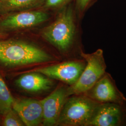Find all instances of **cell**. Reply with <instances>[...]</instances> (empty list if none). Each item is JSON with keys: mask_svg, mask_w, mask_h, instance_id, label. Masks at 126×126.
Masks as SVG:
<instances>
[{"mask_svg": "<svg viewBox=\"0 0 126 126\" xmlns=\"http://www.w3.org/2000/svg\"><path fill=\"white\" fill-rule=\"evenodd\" d=\"M52 59L50 54L35 45L13 39L0 40V67L5 70L46 63Z\"/></svg>", "mask_w": 126, "mask_h": 126, "instance_id": "6da1fadb", "label": "cell"}, {"mask_svg": "<svg viewBox=\"0 0 126 126\" xmlns=\"http://www.w3.org/2000/svg\"><path fill=\"white\" fill-rule=\"evenodd\" d=\"M77 33V25L71 7L64 8L54 22L46 27L42 36L59 50L68 54L73 47Z\"/></svg>", "mask_w": 126, "mask_h": 126, "instance_id": "7a4b0ae2", "label": "cell"}, {"mask_svg": "<svg viewBox=\"0 0 126 126\" xmlns=\"http://www.w3.org/2000/svg\"><path fill=\"white\" fill-rule=\"evenodd\" d=\"M99 103L83 94L70 96L63 105L58 124L88 126Z\"/></svg>", "mask_w": 126, "mask_h": 126, "instance_id": "3957f363", "label": "cell"}, {"mask_svg": "<svg viewBox=\"0 0 126 126\" xmlns=\"http://www.w3.org/2000/svg\"><path fill=\"white\" fill-rule=\"evenodd\" d=\"M80 56L86 62V66L76 82L67 87L68 97L73 95L84 94L90 90L106 72L107 65L102 49H99L90 54L82 51Z\"/></svg>", "mask_w": 126, "mask_h": 126, "instance_id": "277c9868", "label": "cell"}, {"mask_svg": "<svg viewBox=\"0 0 126 126\" xmlns=\"http://www.w3.org/2000/svg\"><path fill=\"white\" fill-rule=\"evenodd\" d=\"M86 64V60L83 58L82 59H72L55 65L36 68L32 72H39L71 86L78 80Z\"/></svg>", "mask_w": 126, "mask_h": 126, "instance_id": "5b68a950", "label": "cell"}, {"mask_svg": "<svg viewBox=\"0 0 126 126\" xmlns=\"http://www.w3.org/2000/svg\"><path fill=\"white\" fill-rule=\"evenodd\" d=\"M83 94L99 103L126 104V97L117 87L111 75L107 72Z\"/></svg>", "mask_w": 126, "mask_h": 126, "instance_id": "8992f818", "label": "cell"}, {"mask_svg": "<svg viewBox=\"0 0 126 126\" xmlns=\"http://www.w3.org/2000/svg\"><path fill=\"white\" fill-rule=\"evenodd\" d=\"M48 14L40 10H24L0 19V33L35 27L47 21Z\"/></svg>", "mask_w": 126, "mask_h": 126, "instance_id": "52a82bcc", "label": "cell"}, {"mask_svg": "<svg viewBox=\"0 0 126 126\" xmlns=\"http://www.w3.org/2000/svg\"><path fill=\"white\" fill-rule=\"evenodd\" d=\"M126 125V104L100 103L88 126Z\"/></svg>", "mask_w": 126, "mask_h": 126, "instance_id": "ba28073f", "label": "cell"}, {"mask_svg": "<svg viewBox=\"0 0 126 126\" xmlns=\"http://www.w3.org/2000/svg\"><path fill=\"white\" fill-rule=\"evenodd\" d=\"M67 88L61 86L40 100L43 110V123L45 126L58 124L59 117L68 97Z\"/></svg>", "mask_w": 126, "mask_h": 126, "instance_id": "9c48e42d", "label": "cell"}, {"mask_svg": "<svg viewBox=\"0 0 126 126\" xmlns=\"http://www.w3.org/2000/svg\"><path fill=\"white\" fill-rule=\"evenodd\" d=\"M12 108L26 126H37L43 122V110L40 100L15 99Z\"/></svg>", "mask_w": 126, "mask_h": 126, "instance_id": "30bf717a", "label": "cell"}, {"mask_svg": "<svg viewBox=\"0 0 126 126\" xmlns=\"http://www.w3.org/2000/svg\"><path fill=\"white\" fill-rule=\"evenodd\" d=\"M22 75L15 81L16 85L28 92L38 93L50 89L53 82L45 75L32 72Z\"/></svg>", "mask_w": 126, "mask_h": 126, "instance_id": "8fae6325", "label": "cell"}, {"mask_svg": "<svg viewBox=\"0 0 126 126\" xmlns=\"http://www.w3.org/2000/svg\"><path fill=\"white\" fill-rule=\"evenodd\" d=\"M45 0H2L0 1L2 13L32 9L45 4Z\"/></svg>", "mask_w": 126, "mask_h": 126, "instance_id": "7c38bea8", "label": "cell"}, {"mask_svg": "<svg viewBox=\"0 0 126 126\" xmlns=\"http://www.w3.org/2000/svg\"><path fill=\"white\" fill-rule=\"evenodd\" d=\"M15 98L0 75V115L3 116L12 108Z\"/></svg>", "mask_w": 126, "mask_h": 126, "instance_id": "4fadbf2b", "label": "cell"}, {"mask_svg": "<svg viewBox=\"0 0 126 126\" xmlns=\"http://www.w3.org/2000/svg\"><path fill=\"white\" fill-rule=\"evenodd\" d=\"M2 124L4 126H22L25 125L20 117L13 108L4 115Z\"/></svg>", "mask_w": 126, "mask_h": 126, "instance_id": "5bb4252c", "label": "cell"}, {"mask_svg": "<svg viewBox=\"0 0 126 126\" xmlns=\"http://www.w3.org/2000/svg\"><path fill=\"white\" fill-rule=\"evenodd\" d=\"M71 0H45V7L50 9H56L66 4Z\"/></svg>", "mask_w": 126, "mask_h": 126, "instance_id": "9a60e30c", "label": "cell"}, {"mask_svg": "<svg viewBox=\"0 0 126 126\" xmlns=\"http://www.w3.org/2000/svg\"><path fill=\"white\" fill-rule=\"evenodd\" d=\"M91 1L92 0H77V6L79 12H84L88 7Z\"/></svg>", "mask_w": 126, "mask_h": 126, "instance_id": "2e32d148", "label": "cell"}, {"mask_svg": "<svg viewBox=\"0 0 126 126\" xmlns=\"http://www.w3.org/2000/svg\"><path fill=\"white\" fill-rule=\"evenodd\" d=\"M2 13V11H1V5H0V14Z\"/></svg>", "mask_w": 126, "mask_h": 126, "instance_id": "e0dca14e", "label": "cell"}]
</instances>
